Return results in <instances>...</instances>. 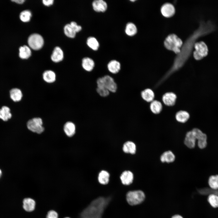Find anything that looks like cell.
Listing matches in <instances>:
<instances>
[{
    "label": "cell",
    "instance_id": "obj_15",
    "mask_svg": "<svg viewBox=\"0 0 218 218\" xmlns=\"http://www.w3.org/2000/svg\"><path fill=\"white\" fill-rule=\"evenodd\" d=\"M36 202L35 200L31 197L24 198L23 201V208L28 212L34 211L35 209Z\"/></svg>",
    "mask_w": 218,
    "mask_h": 218
},
{
    "label": "cell",
    "instance_id": "obj_19",
    "mask_svg": "<svg viewBox=\"0 0 218 218\" xmlns=\"http://www.w3.org/2000/svg\"><path fill=\"white\" fill-rule=\"evenodd\" d=\"M64 54L62 49L59 47H55L51 56V60L54 62H58L63 59Z\"/></svg>",
    "mask_w": 218,
    "mask_h": 218
},
{
    "label": "cell",
    "instance_id": "obj_23",
    "mask_svg": "<svg viewBox=\"0 0 218 218\" xmlns=\"http://www.w3.org/2000/svg\"><path fill=\"white\" fill-rule=\"evenodd\" d=\"M190 115L189 113L185 111H180L176 114L175 118L178 122L184 123L186 122L189 119Z\"/></svg>",
    "mask_w": 218,
    "mask_h": 218
},
{
    "label": "cell",
    "instance_id": "obj_17",
    "mask_svg": "<svg viewBox=\"0 0 218 218\" xmlns=\"http://www.w3.org/2000/svg\"><path fill=\"white\" fill-rule=\"evenodd\" d=\"M94 10L97 12H104L107 8V3L103 0H95L92 3Z\"/></svg>",
    "mask_w": 218,
    "mask_h": 218
},
{
    "label": "cell",
    "instance_id": "obj_20",
    "mask_svg": "<svg viewBox=\"0 0 218 218\" xmlns=\"http://www.w3.org/2000/svg\"><path fill=\"white\" fill-rule=\"evenodd\" d=\"M140 96L143 100L148 102L153 101L155 96L154 92L150 88H146L141 91Z\"/></svg>",
    "mask_w": 218,
    "mask_h": 218
},
{
    "label": "cell",
    "instance_id": "obj_11",
    "mask_svg": "<svg viewBox=\"0 0 218 218\" xmlns=\"http://www.w3.org/2000/svg\"><path fill=\"white\" fill-rule=\"evenodd\" d=\"M177 96L173 92H167L162 96V100L164 103L168 106H172L175 105Z\"/></svg>",
    "mask_w": 218,
    "mask_h": 218
},
{
    "label": "cell",
    "instance_id": "obj_42",
    "mask_svg": "<svg viewBox=\"0 0 218 218\" xmlns=\"http://www.w3.org/2000/svg\"><path fill=\"white\" fill-rule=\"evenodd\" d=\"M2 171H1V170L0 169V177H1V175H2Z\"/></svg>",
    "mask_w": 218,
    "mask_h": 218
},
{
    "label": "cell",
    "instance_id": "obj_29",
    "mask_svg": "<svg viewBox=\"0 0 218 218\" xmlns=\"http://www.w3.org/2000/svg\"><path fill=\"white\" fill-rule=\"evenodd\" d=\"M12 114L10 109L8 107L4 106L0 109V118L5 121H7L10 118Z\"/></svg>",
    "mask_w": 218,
    "mask_h": 218
},
{
    "label": "cell",
    "instance_id": "obj_32",
    "mask_svg": "<svg viewBox=\"0 0 218 218\" xmlns=\"http://www.w3.org/2000/svg\"><path fill=\"white\" fill-rule=\"evenodd\" d=\"M208 183L212 189L216 190L218 189V175L210 176L209 179Z\"/></svg>",
    "mask_w": 218,
    "mask_h": 218
},
{
    "label": "cell",
    "instance_id": "obj_2",
    "mask_svg": "<svg viewBox=\"0 0 218 218\" xmlns=\"http://www.w3.org/2000/svg\"><path fill=\"white\" fill-rule=\"evenodd\" d=\"M109 201L103 197L95 199L81 213V218H101Z\"/></svg>",
    "mask_w": 218,
    "mask_h": 218
},
{
    "label": "cell",
    "instance_id": "obj_24",
    "mask_svg": "<svg viewBox=\"0 0 218 218\" xmlns=\"http://www.w3.org/2000/svg\"><path fill=\"white\" fill-rule=\"evenodd\" d=\"M42 77L44 80L46 82L48 83H52L55 81L56 75L55 72L53 71L48 70L43 72Z\"/></svg>",
    "mask_w": 218,
    "mask_h": 218
},
{
    "label": "cell",
    "instance_id": "obj_22",
    "mask_svg": "<svg viewBox=\"0 0 218 218\" xmlns=\"http://www.w3.org/2000/svg\"><path fill=\"white\" fill-rule=\"evenodd\" d=\"M123 151L126 153L134 154L136 153V146L133 142L128 141L125 142L123 147Z\"/></svg>",
    "mask_w": 218,
    "mask_h": 218
},
{
    "label": "cell",
    "instance_id": "obj_36",
    "mask_svg": "<svg viewBox=\"0 0 218 218\" xmlns=\"http://www.w3.org/2000/svg\"><path fill=\"white\" fill-rule=\"evenodd\" d=\"M208 201L210 204L214 208L218 207V196L212 194L208 198Z\"/></svg>",
    "mask_w": 218,
    "mask_h": 218
},
{
    "label": "cell",
    "instance_id": "obj_12",
    "mask_svg": "<svg viewBox=\"0 0 218 218\" xmlns=\"http://www.w3.org/2000/svg\"><path fill=\"white\" fill-rule=\"evenodd\" d=\"M161 12L163 16L170 18L173 16L175 13L174 7L170 3H166L164 4L160 9Z\"/></svg>",
    "mask_w": 218,
    "mask_h": 218
},
{
    "label": "cell",
    "instance_id": "obj_30",
    "mask_svg": "<svg viewBox=\"0 0 218 218\" xmlns=\"http://www.w3.org/2000/svg\"><path fill=\"white\" fill-rule=\"evenodd\" d=\"M125 31L127 35L132 36L137 33V29L136 25L133 23L128 22L126 25Z\"/></svg>",
    "mask_w": 218,
    "mask_h": 218
},
{
    "label": "cell",
    "instance_id": "obj_9",
    "mask_svg": "<svg viewBox=\"0 0 218 218\" xmlns=\"http://www.w3.org/2000/svg\"><path fill=\"white\" fill-rule=\"evenodd\" d=\"M192 130L195 135L196 140H198L197 145L201 149L205 148L207 144V137L206 134L197 128H194Z\"/></svg>",
    "mask_w": 218,
    "mask_h": 218
},
{
    "label": "cell",
    "instance_id": "obj_1",
    "mask_svg": "<svg viewBox=\"0 0 218 218\" xmlns=\"http://www.w3.org/2000/svg\"><path fill=\"white\" fill-rule=\"evenodd\" d=\"M204 29L201 27L188 38L183 44L180 53L177 54L172 66L170 69V72L173 74L180 69L184 64L190 56L193 47L198 38L206 35Z\"/></svg>",
    "mask_w": 218,
    "mask_h": 218
},
{
    "label": "cell",
    "instance_id": "obj_14",
    "mask_svg": "<svg viewBox=\"0 0 218 218\" xmlns=\"http://www.w3.org/2000/svg\"><path fill=\"white\" fill-rule=\"evenodd\" d=\"M81 66L84 70L87 72H90L94 70L95 67V64L92 58L86 57L82 59Z\"/></svg>",
    "mask_w": 218,
    "mask_h": 218
},
{
    "label": "cell",
    "instance_id": "obj_35",
    "mask_svg": "<svg viewBox=\"0 0 218 218\" xmlns=\"http://www.w3.org/2000/svg\"><path fill=\"white\" fill-rule=\"evenodd\" d=\"M96 91L97 94L102 97H108L110 94V92L106 88L102 87H97Z\"/></svg>",
    "mask_w": 218,
    "mask_h": 218
},
{
    "label": "cell",
    "instance_id": "obj_5",
    "mask_svg": "<svg viewBox=\"0 0 218 218\" xmlns=\"http://www.w3.org/2000/svg\"><path fill=\"white\" fill-rule=\"evenodd\" d=\"M145 196L142 191L140 190L129 191L126 195V199L128 203L131 206L138 205L142 203L145 200Z\"/></svg>",
    "mask_w": 218,
    "mask_h": 218
},
{
    "label": "cell",
    "instance_id": "obj_7",
    "mask_svg": "<svg viewBox=\"0 0 218 218\" xmlns=\"http://www.w3.org/2000/svg\"><path fill=\"white\" fill-rule=\"evenodd\" d=\"M42 125V120L40 117L32 118L29 120L27 124V128L30 130L38 134H41L44 131V128Z\"/></svg>",
    "mask_w": 218,
    "mask_h": 218
},
{
    "label": "cell",
    "instance_id": "obj_3",
    "mask_svg": "<svg viewBox=\"0 0 218 218\" xmlns=\"http://www.w3.org/2000/svg\"><path fill=\"white\" fill-rule=\"evenodd\" d=\"M164 44L167 49L173 51L177 54L180 52L183 45L181 40L173 34L169 35L166 38Z\"/></svg>",
    "mask_w": 218,
    "mask_h": 218
},
{
    "label": "cell",
    "instance_id": "obj_39",
    "mask_svg": "<svg viewBox=\"0 0 218 218\" xmlns=\"http://www.w3.org/2000/svg\"><path fill=\"white\" fill-rule=\"evenodd\" d=\"M53 0H43L42 2L43 4L46 6H49L52 5L53 3Z\"/></svg>",
    "mask_w": 218,
    "mask_h": 218
},
{
    "label": "cell",
    "instance_id": "obj_26",
    "mask_svg": "<svg viewBox=\"0 0 218 218\" xmlns=\"http://www.w3.org/2000/svg\"><path fill=\"white\" fill-rule=\"evenodd\" d=\"M110 174L107 171L102 170L98 174V180L101 184L106 185L108 183L109 181Z\"/></svg>",
    "mask_w": 218,
    "mask_h": 218
},
{
    "label": "cell",
    "instance_id": "obj_40",
    "mask_svg": "<svg viewBox=\"0 0 218 218\" xmlns=\"http://www.w3.org/2000/svg\"><path fill=\"white\" fill-rule=\"evenodd\" d=\"M12 1L13 2H14L17 3H18V4H21L23 3L24 1L25 0H12Z\"/></svg>",
    "mask_w": 218,
    "mask_h": 218
},
{
    "label": "cell",
    "instance_id": "obj_18",
    "mask_svg": "<svg viewBox=\"0 0 218 218\" xmlns=\"http://www.w3.org/2000/svg\"><path fill=\"white\" fill-rule=\"evenodd\" d=\"M175 159V155L170 150L163 152L160 157V160L162 163H172L174 161Z\"/></svg>",
    "mask_w": 218,
    "mask_h": 218
},
{
    "label": "cell",
    "instance_id": "obj_13",
    "mask_svg": "<svg viewBox=\"0 0 218 218\" xmlns=\"http://www.w3.org/2000/svg\"><path fill=\"white\" fill-rule=\"evenodd\" d=\"M196 139L192 130L188 131L186 134L184 143L188 148L192 149L194 148L196 145Z\"/></svg>",
    "mask_w": 218,
    "mask_h": 218
},
{
    "label": "cell",
    "instance_id": "obj_37",
    "mask_svg": "<svg viewBox=\"0 0 218 218\" xmlns=\"http://www.w3.org/2000/svg\"><path fill=\"white\" fill-rule=\"evenodd\" d=\"M46 218H59L58 214L55 210H50L48 212Z\"/></svg>",
    "mask_w": 218,
    "mask_h": 218
},
{
    "label": "cell",
    "instance_id": "obj_21",
    "mask_svg": "<svg viewBox=\"0 0 218 218\" xmlns=\"http://www.w3.org/2000/svg\"><path fill=\"white\" fill-rule=\"evenodd\" d=\"M63 129L65 134L68 137H72L75 134V125L72 122L68 121L66 122L64 125Z\"/></svg>",
    "mask_w": 218,
    "mask_h": 218
},
{
    "label": "cell",
    "instance_id": "obj_27",
    "mask_svg": "<svg viewBox=\"0 0 218 218\" xmlns=\"http://www.w3.org/2000/svg\"><path fill=\"white\" fill-rule=\"evenodd\" d=\"M19 56L23 59L28 58L31 55L30 48L27 46L24 45L21 46L19 48Z\"/></svg>",
    "mask_w": 218,
    "mask_h": 218
},
{
    "label": "cell",
    "instance_id": "obj_31",
    "mask_svg": "<svg viewBox=\"0 0 218 218\" xmlns=\"http://www.w3.org/2000/svg\"><path fill=\"white\" fill-rule=\"evenodd\" d=\"M87 44L90 48L94 51L97 50L99 47L98 41L93 37H90L87 38Z\"/></svg>",
    "mask_w": 218,
    "mask_h": 218
},
{
    "label": "cell",
    "instance_id": "obj_16",
    "mask_svg": "<svg viewBox=\"0 0 218 218\" xmlns=\"http://www.w3.org/2000/svg\"><path fill=\"white\" fill-rule=\"evenodd\" d=\"M134 174L130 171L125 170L121 174L120 178L122 183L125 185L131 184L134 180Z\"/></svg>",
    "mask_w": 218,
    "mask_h": 218
},
{
    "label": "cell",
    "instance_id": "obj_41",
    "mask_svg": "<svg viewBox=\"0 0 218 218\" xmlns=\"http://www.w3.org/2000/svg\"><path fill=\"white\" fill-rule=\"evenodd\" d=\"M171 218H183V217L180 215L176 214L173 216Z\"/></svg>",
    "mask_w": 218,
    "mask_h": 218
},
{
    "label": "cell",
    "instance_id": "obj_10",
    "mask_svg": "<svg viewBox=\"0 0 218 218\" xmlns=\"http://www.w3.org/2000/svg\"><path fill=\"white\" fill-rule=\"evenodd\" d=\"M107 69L109 73L113 74L118 73L121 69V65L120 62L116 60L109 61L107 65Z\"/></svg>",
    "mask_w": 218,
    "mask_h": 218
},
{
    "label": "cell",
    "instance_id": "obj_28",
    "mask_svg": "<svg viewBox=\"0 0 218 218\" xmlns=\"http://www.w3.org/2000/svg\"><path fill=\"white\" fill-rule=\"evenodd\" d=\"M10 96L13 101L18 102L22 99V94L21 90L18 88H14L10 91Z\"/></svg>",
    "mask_w": 218,
    "mask_h": 218
},
{
    "label": "cell",
    "instance_id": "obj_34",
    "mask_svg": "<svg viewBox=\"0 0 218 218\" xmlns=\"http://www.w3.org/2000/svg\"><path fill=\"white\" fill-rule=\"evenodd\" d=\"M31 16V12L29 10H25L21 12L20 14V18L22 21L27 22L29 21Z\"/></svg>",
    "mask_w": 218,
    "mask_h": 218
},
{
    "label": "cell",
    "instance_id": "obj_25",
    "mask_svg": "<svg viewBox=\"0 0 218 218\" xmlns=\"http://www.w3.org/2000/svg\"><path fill=\"white\" fill-rule=\"evenodd\" d=\"M150 109L152 112L154 114H159L162 110V105L159 101L155 100L151 102Z\"/></svg>",
    "mask_w": 218,
    "mask_h": 218
},
{
    "label": "cell",
    "instance_id": "obj_38",
    "mask_svg": "<svg viewBox=\"0 0 218 218\" xmlns=\"http://www.w3.org/2000/svg\"><path fill=\"white\" fill-rule=\"evenodd\" d=\"M70 24L76 33L80 31L82 29L81 26L78 25L74 21L71 22Z\"/></svg>",
    "mask_w": 218,
    "mask_h": 218
},
{
    "label": "cell",
    "instance_id": "obj_33",
    "mask_svg": "<svg viewBox=\"0 0 218 218\" xmlns=\"http://www.w3.org/2000/svg\"><path fill=\"white\" fill-rule=\"evenodd\" d=\"M64 31L67 37L71 38H74L76 33L70 24H67L64 26Z\"/></svg>",
    "mask_w": 218,
    "mask_h": 218
},
{
    "label": "cell",
    "instance_id": "obj_6",
    "mask_svg": "<svg viewBox=\"0 0 218 218\" xmlns=\"http://www.w3.org/2000/svg\"><path fill=\"white\" fill-rule=\"evenodd\" d=\"M194 47L195 50L193 52V55L196 60H201L207 55L208 48L204 42L200 41L195 42Z\"/></svg>",
    "mask_w": 218,
    "mask_h": 218
},
{
    "label": "cell",
    "instance_id": "obj_43",
    "mask_svg": "<svg viewBox=\"0 0 218 218\" xmlns=\"http://www.w3.org/2000/svg\"><path fill=\"white\" fill-rule=\"evenodd\" d=\"M64 218H71L70 217H64Z\"/></svg>",
    "mask_w": 218,
    "mask_h": 218
},
{
    "label": "cell",
    "instance_id": "obj_8",
    "mask_svg": "<svg viewBox=\"0 0 218 218\" xmlns=\"http://www.w3.org/2000/svg\"><path fill=\"white\" fill-rule=\"evenodd\" d=\"M29 47L34 50H38L43 46L44 41L42 36L40 35L34 33L29 36L28 40Z\"/></svg>",
    "mask_w": 218,
    "mask_h": 218
},
{
    "label": "cell",
    "instance_id": "obj_4",
    "mask_svg": "<svg viewBox=\"0 0 218 218\" xmlns=\"http://www.w3.org/2000/svg\"><path fill=\"white\" fill-rule=\"evenodd\" d=\"M96 84L97 87L105 88L110 93L116 92L117 89V84L114 78L109 75H106L98 78Z\"/></svg>",
    "mask_w": 218,
    "mask_h": 218
}]
</instances>
